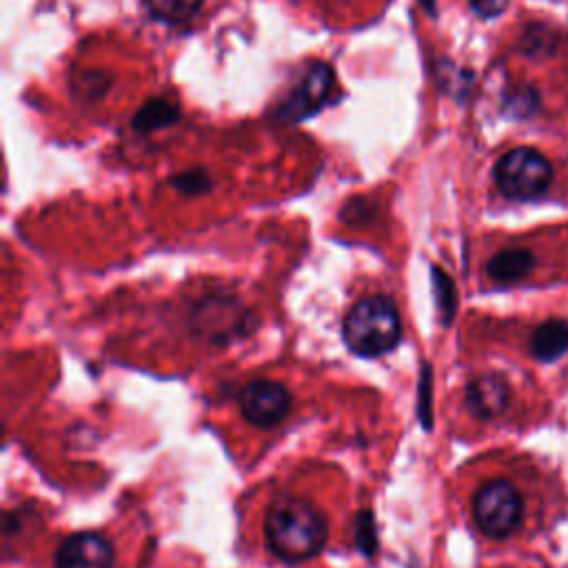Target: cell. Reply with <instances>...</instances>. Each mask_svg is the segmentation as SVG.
Segmentation results:
<instances>
[{"mask_svg": "<svg viewBox=\"0 0 568 568\" xmlns=\"http://www.w3.org/2000/svg\"><path fill=\"white\" fill-rule=\"evenodd\" d=\"M264 537L271 552L280 559L304 561L324 548L328 524L313 504L300 497L280 495L266 510Z\"/></svg>", "mask_w": 568, "mask_h": 568, "instance_id": "6da1fadb", "label": "cell"}, {"mask_svg": "<svg viewBox=\"0 0 568 568\" xmlns=\"http://www.w3.org/2000/svg\"><path fill=\"white\" fill-rule=\"evenodd\" d=\"M342 337L351 353L377 357L393 351L402 339V320L388 295H371L355 302L344 322Z\"/></svg>", "mask_w": 568, "mask_h": 568, "instance_id": "7a4b0ae2", "label": "cell"}, {"mask_svg": "<svg viewBox=\"0 0 568 568\" xmlns=\"http://www.w3.org/2000/svg\"><path fill=\"white\" fill-rule=\"evenodd\" d=\"M493 178L506 197L535 200L550 186L552 166L539 151L519 146L497 160Z\"/></svg>", "mask_w": 568, "mask_h": 568, "instance_id": "3957f363", "label": "cell"}, {"mask_svg": "<svg viewBox=\"0 0 568 568\" xmlns=\"http://www.w3.org/2000/svg\"><path fill=\"white\" fill-rule=\"evenodd\" d=\"M521 513V495L506 479H490L481 484L473 497V519L490 539L510 537L519 528Z\"/></svg>", "mask_w": 568, "mask_h": 568, "instance_id": "277c9868", "label": "cell"}, {"mask_svg": "<svg viewBox=\"0 0 568 568\" xmlns=\"http://www.w3.org/2000/svg\"><path fill=\"white\" fill-rule=\"evenodd\" d=\"M242 415L260 428H273L286 419L293 397L288 388L275 379H253L248 382L240 395Z\"/></svg>", "mask_w": 568, "mask_h": 568, "instance_id": "5b68a950", "label": "cell"}, {"mask_svg": "<svg viewBox=\"0 0 568 568\" xmlns=\"http://www.w3.org/2000/svg\"><path fill=\"white\" fill-rule=\"evenodd\" d=\"M335 84L333 71L324 62H313L300 84L288 93V98L277 106V118L284 122H297L315 113L331 95Z\"/></svg>", "mask_w": 568, "mask_h": 568, "instance_id": "8992f818", "label": "cell"}, {"mask_svg": "<svg viewBox=\"0 0 568 568\" xmlns=\"http://www.w3.org/2000/svg\"><path fill=\"white\" fill-rule=\"evenodd\" d=\"M113 546L98 532H73L60 541L53 555V568H111Z\"/></svg>", "mask_w": 568, "mask_h": 568, "instance_id": "52a82bcc", "label": "cell"}, {"mask_svg": "<svg viewBox=\"0 0 568 568\" xmlns=\"http://www.w3.org/2000/svg\"><path fill=\"white\" fill-rule=\"evenodd\" d=\"M510 399V388L501 375L486 373L466 386V406L479 419L499 417Z\"/></svg>", "mask_w": 568, "mask_h": 568, "instance_id": "ba28073f", "label": "cell"}, {"mask_svg": "<svg viewBox=\"0 0 568 568\" xmlns=\"http://www.w3.org/2000/svg\"><path fill=\"white\" fill-rule=\"evenodd\" d=\"M535 268V255L524 246H508L497 251L488 264L486 275L495 284H515L521 282Z\"/></svg>", "mask_w": 568, "mask_h": 568, "instance_id": "9c48e42d", "label": "cell"}, {"mask_svg": "<svg viewBox=\"0 0 568 568\" xmlns=\"http://www.w3.org/2000/svg\"><path fill=\"white\" fill-rule=\"evenodd\" d=\"M530 351L541 362H552L568 351V322L548 320L530 335Z\"/></svg>", "mask_w": 568, "mask_h": 568, "instance_id": "30bf717a", "label": "cell"}, {"mask_svg": "<svg viewBox=\"0 0 568 568\" xmlns=\"http://www.w3.org/2000/svg\"><path fill=\"white\" fill-rule=\"evenodd\" d=\"M180 118V111L166 100H149L133 118V129L140 133L158 131L160 126L173 124Z\"/></svg>", "mask_w": 568, "mask_h": 568, "instance_id": "8fae6325", "label": "cell"}, {"mask_svg": "<svg viewBox=\"0 0 568 568\" xmlns=\"http://www.w3.org/2000/svg\"><path fill=\"white\" fill-rule=\"evenodd\" d=\"M202 0H144V7L164 22L178 24L193 18L200 9Z\"/></svg>", "mask_w": 568, "mask_h": 568, "instance_id": "7c38bea8", "label": "cell"}, {"mask_svg": "<svg viewBox=\"0 0 568 568\" xmlns=\"http://www.w3.org/2000/svg\"><path fill=\"white\" fill-rule=\"evenodd\" d=\"M433 286H435V300H437V306L444 315V322H450V317L455 313L457 295H455V286H453L450 277L437 266H433Z\"/></svg>", "mask_w": 568, "mask_h": 568, "instance_id": "4fadbf2b", "label": "cell"}, {"mask_svg": "<svg viewBox=\"0 0 568 568\" xmlns=\"http://www.w3.org/2000/svg\"><path fill=\"white\" fill-rule=\"evenodd\" d=\"M355 546L366 557H373L377 552V528L371 510H362L355 519Z\"/></svg>", "mask_w": 568, "mask_h": 568, "instance_id": "5bb4252c", "label": "cell"}, {"mask_svg": "<svg viewBox=\"0 0 568 568\" xmlns=\"http://www.w3.org/2000/svg\"><path fill=\"white\" fill-rule=\"evenodd\" d=\"M171 184L184 195H200L211 189V180H209L206 171H202V169H191V171L178 173L171 178Z\"/></svg>", "mask_w": 568, "mask_h": 568, "instance_id": "9a60e30c", "label": "cell"}, {"mask_svg": "<svg viewBox=\"0 0 568 568\" xmlns=\"http://www.w3.org/2000/svg\"><path fill=\"white\" fill-rule=\"evenodd\" d=\"M430 388H433L430 366L424 364L422 366V377H419V417H422V424L426 428H430Z\"/></svg>", "mask_w": 568, "mask_h": 568, "instance_id": "2e32d148", "label": "cell"}, {"mask_svg": "<svg viewBox=\"0 0 568 568\" xmlns=\"http://www.w3.org/2000/svg\"><path fill=\"white\" fill-rule=\"evenodd\" d=\"M422 4H424L428 11H433V0H422Z\"/></svg>", "mask_w": 568, "mask_h": 568, "instance_id": "e0dca14e", "label": "cell"}]
</instances>
